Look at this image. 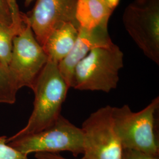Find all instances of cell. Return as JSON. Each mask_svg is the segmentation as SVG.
<instances>
[{"label": "cell", "mask_w": 159, "mask_h": 159, "mask_svg": "<svg viewBox=\"0 0 159 159\" xmlns=\"http://www.w3.org/2000/svg\"><path fill=\"white\" fill-rule=\"evenodd\" d=\"M18 33L13 25L0 23V63L7 69L11 57L13 40Z\"/></svg>", "instance_id": "cell-12"}, {"label": "cell", "mask_w": 159, "mask_h": 159, "mask_svg": "<svg viewBox=\"0 0 159 159\" xmlns=\"http://www.w3.org/2000/svg\"><path fill=\"white\" fill-rule=\"evenodd\" d=\"M103 2L106 3L107 5L110 7L111 8L114 10L116 9L117 6L119 4L120 0H99Z\"/></svg>", "instance_id": "cell-19"}, {"label": "cell", "mask_w": 159, "mask_h": 159, "mask_svg": "<svg viewBox=\"0 0 159 159\" xmlns=\"http://www.w3.org/2000/svg\"><path fill=\"white\" fill-rule=\"evenodd\" d=\"M112 110L109 105L98 108L83 122V159H122L123 148L114 130Z\"/></svg>", "instance_id": "cell-7"}, {"label": "cell", "mask_w": 159, "mask_h": 159, "mask_svg": "<svg viewBox=\"0 0 159 159\" xmlns=\"http://www.w3.org/2000/svg\"><path fill=\"white\" fill-rule=\"evenodd\" d=\"M79 27L77 24L65 23L49 35L42 47L48 60L58 64L67 57L77 39Z\"/></svg>", "instance_id": "cell-10"}, {"label": "cell", "mask_w": 159, "mask_h": 159, "mask_svg": "<svg viewBox=\"0 0 159 159\" xmlns=\"http://www.w3.org/2000/svg\"><path fill=\"white\" fill-rule=\"evenodd\" d=\"M68 85L58 64L48 60L34 84V108L28 123L22 130L9 139H15L43 130L54 123L61 115Z\"/></svg>", "instance_id": "cell-1"}, {"label": "cell", "mask_w": 159, "mask_h": 159, "mask_svg": "<svg viewBox=\"0 0 159 159\" xmlns=\"http://www.w3.org/2000/svg\"><path fill=\"white\" fill-rule=\"evenodd\" d=\"M159 108V96L138 112L133 111L127 104L120 107H113L114 130L123 148L159 157V141L155 121Z\"/></svg>", "instance_id": "cell-2"}, {"label": "cell", "mask_w": 159, "mask_h": 159, "mask_svg": "<svg viewBox=\"0 0 159 159\" xmlns=\"http://www.w3.org/2000/svg\"><path fill=\"white\" fill-rule=\"evenodd\" d=\"M121 159H159V157L153 156L139 151L123 148Z\"/></svg>", "instance_id": "cell-17"}, {"label": "cell", "mask_w": 159, "mask_h": 159, "mask_svg": "<svg viewBox=\"0 0 159 159\" xmlns=\"http://www.w3.org/2000/svg\"><path fill=\"white\" fill-rule=\"evenodd\" d=\"M6 136H0V159H29L27 155L7 144Z\"/></svg>", "instance_id": "cell-14"}, {"label": "cell", "mask_w": 159, "mask_h": 159, "mask_svg": "<svg viewBox=\"0 0 159 159\" xmlns=\"http://www.w3.org/2000/svg\"><path fill=\"white\" fill-rule=\"evenodd\" d=\"M114 9L99 0H79L76 9V20L80 27L91 29L108 26Z\"/></svg>", "instance_id": "cell-11"}, {"label": "cell", "mask_w": 159, "mask_h": 159, "mask_svg": "<svg viewBox=\"0 0 159 159\" xmlns=\"http://www.w3.org/2000/svg\"><path fill=\"white\" fill-rule=\"evenodd\" d=\"M8 146L28 156L32 153H58L67 151L77 157L84 153V137L77 127L61 114L43 130L15 139H7Z\"/></svg>", "instance_id": "cell-4"}, {"label": "cell", "mask_w": 159, "mask_h": 159, "mask_svg": "<svg viewBox=\"0 0 159 159\" xmlns=\"http://www.w3.org/2000/svg\"><path fill=\"white\" fill-rule=\"evenodd\" d=\"M34 0H25V5L26 6H28Z\"/></svg>", "instance_id": "cell-20"}, {"label": "cell", "mask_w": 159, "mask_h": 159, "mask_svg": "<svg viewBox=\"0 0 159 159\" xmlns=\"http://www.w3.org/2000/svg\"><path fill=\"white\" fill-rule=\"evenodd\" d=\"M79 0H37L26 19L35 39L43 47L49 35L64 24H79L76 9Z\"/></svg>", "instance_id": "cell-8"}, {"label": "cell", "mask_w": 159, "mask_h": 159, "mask_svg": "<svg viewBox=\"0 0 159 159\" xmlns=\"http://www.w3.org/2000/svg\"><path fill=\"white\" fill-rule=\"evenodd\" d=\"M0 23L13 25L11 12L7 0H0Z\"/></svg>", "instance_id": "cell-16"}, {"label": "cell", "mask_w": 159, "mask_h": 159, "mask_svg": "<svg viewBox=\"0 0 159 159\" xmlns=\"http://www.w3.org/2000/svg\"><path fill=\"white\" fill-rule=\"evenodd\" d=\"M11 12L12 24L18 31L20 32L25 21V14L20 11L17 0H7Z\"/></svg>", "instance_id": "cell-15"}, {"label": "cell", "mask_w": 159, "mask_h": 159, "mask_svg": "<svg viewBox=\"0 0 159 159\" xmlns=\"http://www.w3.org/2000/svg\"><path fill=\"white\" fill-rule=\"evenodd\" d=\"M48 60L25 17V22L13 40L11 57L8 67L18 90L24 87L33 90Z\"/></svg>", "instance_id": "cell-6"}, {"label": "cell", "mask_w": 159, "mask_h": 159, "mask_svg": "<svg viewBox=\"0 0 159 159\" xmlns=\"http://www.w3.org/2000/svg\"><path fill=\"white\" fill-rule=\"evenodd\" d=\"M124 53L115 44L91 50L74 69L72 87L81 91L109 93L119 81Z\"/></svg>", "instance_id": "cell-3"}, {"label": "cell", "mask_w": 159, "mask_h": 159, "mask_svg": "<svg viewBox=\"0 0 159 159\" xmlns=\"http://www.w3.org/2000/svg\"><path fill=\"white\" fill-rule=\"evenodd\" d=\"M113 44L108 34V26L88 29L80 27L79 35L74 47L67 57L58 64L63 79L72 88L74 69L80 61L93 49L107 47Z\"/></svg>", "instance_id": "cell-9"}, {"label": "cell", "mask_w": 159, "mask_h": 159, "mask_svg": "<svg viewBox=\"0 0 159 159\" xmlns=\"http://www.w3.org/2000/svg\"><path fill=\"white\" fill-rule=\"evenodd\" d=\"M17 91L8 70L0 63V103H15Z\"/></svg>", "instance_id": "cell-13"}, {"label": "cell", "mask_w": 159, "mask_h": 159, "mask_svg": "<svg viewBox=\"0 0 159 159\" xmlns=\"http://www.w3.org/2000/svg\"><path fill=\"white\" fill-rule=\"evenodd\" d=\"M35 157L37 159H68L63 157L61 155L58 153H44L40 152L35 154ZM79 159H83L81 158Z\"/></svg>", "instance_id": "cell-18"}, {"label": "cell", "mask_w": 159, "mask_h": 159, "mask_svg": "<svg viewBox=\"0 0 159 159\" xmlns=\"http://www.w3.org/2000/svg\"><path fill=\"white\" fill-rule=\"evenodd\" d=\"M122 20L137 46L159 65V0H134L125 7Z\"/></svg>", "instance_id": "cell-5"}]
</instances>
